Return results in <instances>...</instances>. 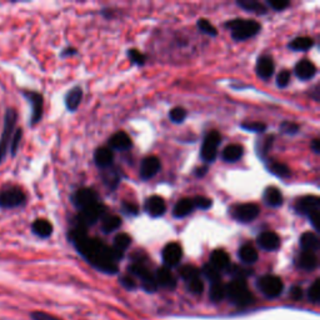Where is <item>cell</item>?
<instances>
[{
  "label": "cell",
  "instance_id": "obj_1",
  "mask_svg": "<svg viewBox=\"0 0 320 320\" xmlns=\"http://www.w3.org/2000/svg\"><path fill=\"white\" fill-rule=\"evenodd\" d=\"M84 227L75 224L69 233V239L76 248V250L100 272L106 274H115L118 272V260L112 248L106 247L98 239H89Z\"/></svg>",
  "mask_w": 320,
  "mask_h": 320
},
{
  "label": "cell",
  "instance_id": "obj_2",
  "mask_svg": "<svg viewBox=\"0 0 320 320\" xmlns=\"http://www.w3.org/2000/svg\"><path fill=\"white\" fill-rule=\"evenodd\" d=\"M26 204V194L20 186L7 184L0 189V208L9 210L24 206Z\"/></svg>",
  "mask_w": 320,
  "mask_h": 320
},
{
  "label": "cell",
  "instance_id": "obj_3",
  "mask_svg": "<svg viewBox=\"0 0 320 320\" xmlns=\"http://www.w3.org/2000/svg\"><path fill=\"white\" fill-rule=\"evenodd\" d=\"M227 26L230 29L233 39L236 41L249 39L260 32V24L258 21L248 20V19H235L228 23Z\"/></svg>",
  "mask_w": 320,
  "mask_h": 320
},
{
  "label": "cell",
  "instance_id": "obj_4",
  "mask_svg": "<svg viewBox=\"0 0 320 320\" xmlns=\"http://www.w3.org/2000/svg\"><path fill=\"white\" fill-rule=\"evenodd\" d=\"M16 120H18V113L13 108H8L4 115V126H3V133L0 137V164L7 156L8 151L10 150V140L12 135L15 130Z\"/></svg>",
  "mask_w": 320,
  "mask_h": 320
},
{
  "label": "cell",
  "instance_id": "obj_5",
  "mask_svg": "<svg viewBox=\"0 0 320 320\" xmlns=\"http://www.w3.org/2000/svg\"><path fill=\"white\" fill-rule=\"evenodd\" d=\"M227 297L239 307H247L254 302L252 291L248 289L244 279H234L227 285Z\"/></svg>",
  "mask_w": 320,
  "mask_h": 320
},
{
  "label": "cell",
  "instance_id": "obj_6",
  "mask_svg": "<svg viewBox=\"0 0 320 320\" xmlns=\"http://www.w3.org/2000/svg\"><path fill=\"white\" fill-rule=\"evenodd\" d=\"M105 210H106L105 206L98 201V203L93 204V205H90V206H88V208L80 210L79 215L75 218V220H76L75 224L82 225V227H84V228L95 224L99 219H101V218L105 215L106 213Z\"/></svg>",
  "mask_w": 320,
  "mask_h": 320
},
{
  "label": "cell",
  "instance_id": "obj_7",
  "mask_svg": "<svg viewBox=\"0 0 320 320\" xmlns=\"http://www.w3.org/2000/svg\"><path fill=\"white\" fill-rule=\"evenodd\" d=\"M129 272L134 277L139 278L142 281V286L148 291V293H154L158 288L154 275L148 270V268L143 263H134L129 266Z\"/></svg>",
  "mask_w": 320,
  "mask_h": 320
},
{
  "label": "cell",
  "instance_id": "obj_8",
  "mask_svg": "<svg viewBox=\"0 0 320 320\" xmlns=\"http://www.w3.org/2000/svg\"><path fill=\"white\" fill-rule=\"evenodd\" d=\"M259 289L266 298H278L283 293L284 284L279 277L275 275H264L258 281Z\"/></svg>",
  "mask_w": 320,
  "mask_h": 320
},
{
  "label": "cell",
  "instance_id": "obj_9",
  "mask_svg": "<svg viewBox=\"0 0 320 320\" xmlns=\"http://www.w3.org/2000/svg\"><path fill=\"white\" fill-rule=\"evenodd\" d=\"M220 144V134L218 131H210L206 134L201 145V159L206 163H213L218 154V147Z\"/></svg>",
  "mask_w": 320,
  "mask_h": 320
},
{
  "label": "cell",
  "instance_id": "obj_10",
  "mask_svg": "<svg viewBox=\"0 0 320 320\" xmlns=\"http://www.w3.org/2000/svg\"><path fill=\"white\" fill-rule=\"evenodd\" d=\"M23 95L25 96L26 100L29 101L32 106V118H30V125L34 126L38 124L43 117L44 109V98L43 95L33 90H23Z\"/></svg>",
  "mask_w": 320,
  "mask_h": 320
},
{
  "label": "cell",
  "instance_id": "obj_11",
  "mask_svg": "<svg viewBox=\"0 0 320 320\" xmlns=\"http://www.w3.org/2000/svg\"><path fill=\"white\" fill-rule=\"evenodd\" d=\"M71 201L75 205L76 209L83 210L93 204L98 203V194L95 190L89 189V188H83V189L76 190L71 197Z\"/></svg>",
  "mask_w": 320,
  "mask_h": 320
},
{
  "label": "cell",
  "instance_id": "obj_12",
  "mask_svg": "<svg viewBox=\"0 0 320 320\" xmlns=\"http://www.w3.org/2000/svg\"><path fill=\"white\" fill-rule=\"evenodd\" d=\"M260 209L256 204H240L233 209V217L242 223H250L258 218Z\"/></svg>",
  "mask_w": 320,
  "mask_h": 320
},
{
  "label": "cell",
  "instance_id": "obj_13",
  "mask_svg": "<svg viewBox=\"0 0 320 320\" xmlns=\"http://www.w3.org/2000/svg\"><path fill=\"white\" fill-rule=\"evenodd\" d=\"M183 258V250L178 243H170L163 249V260L165 265L175 266L180 263Z\"/></svg>",
  "mask_w": 320,
  "mask_h": 320
},
{
  "label": "cell",
  "instance_id": "obj_14",
  "mask_svg": "<svg viewBox=\"0 0 320 320\" xmlns=\"http://www.w3.org/2000/svg\"><path fill=\"white\" fill-rule=\"evenodd\" d=\"M320 206V200L318 197H314V195H309V197H304L302 199L298 200L297 205H295V210L297 213L303 214V215H309L318 213Z\"/></svg>",
  "mask_w": 320,
  "mask_h": 320
},
{
  "label": "cell",
  "instance_id": "obj_15",
  "mask_svg": "<svg viewBox=\"0 0 320 320\" xmlns=\"http://www.w3.org/2000/svg\"><path fill=\"white\" fill-rule=\"evenodd\" d=\"M160 170V160L156 156H147L140 165V178L143 180L155 176Z\"/></svg>",
  "mask_w": 320,
  "mask_h": 320
},
{
  "label": "cell",
  "instance_id": "obj_16",
  "mask_svg": "<svg viewBox=\"0 0 320 320\" xmlns=\"http://www.w3.org/2000/svg\"><path fill=\"white\" fill-rule=\"evenodd\" d=\"M258 244L268 252H274L280 247V238L274 231H264L258 236Z\"/></svg>",
  "mask_w": 320,
  "mask_h": 320
},
{
  "label": "cell",
  "instance_id": "obj_17",
  "mask_svg": "<svg viewBox=\"0 0 320 320\" xmlns=\"http://www.w3.org/2000/svg\"><path fill=\"white\" fill-rule=\"evenodd\" d=\"M274 62H273L272 58L269 55H263L258 59L256 63V73L260 76L261 79L266 80L272 78V75L274 74Z\"/></svg>",
  "mask_w": 320,
  "mask_h": 320
},
{
  "label": "cell",
  "instance_id": "obj_18",
  "mask_svg": "<svg viewBox=\"0 0 320 320\" xmlns=\"http://www.w3.org/2000/svg\"><path fill=\"white\" fill-rule=\"evenodd\" d=\"M316 74V68L310 60L303 59L295 65V75L300 80H310Z\"/></svg>",
  "mask_w": 320,
  "mask_h": 320
},
{
  "label": "cell",
  "instance_id": "obj_19",
  "mask_svg": "<svg viewBox=\"0 0 320 320\" xmlns=\"http://www.w3.org/2000/svg\"><path fill=\"white\" fill-rule=\"evenodd\" d=\"M156 281V285L163 286L165 289H174L176 286V279L168 268H160L156 270V274L154 275Z\"/></svg>",
  "mask_w": 320,
  "mask_h": 320
},
{
  "label": "cell",
  "instance_id": "obj_20",
  "mask_svg": "<svg viewBox=\"0 0 320 320\" xmlns=\"http://www.w3.org/2000/svg\"><path fill=\"white\" fill-rule=\"evenodd\" d=\"M145 210L148 211L149 215L156 218L165 213L167 205H165V201L163 198L158 197V195H154V197L149 198L147 203H145Z\"/></svg>",
  "mask_w": 320,
  "mask_h": 320
},
{
  "label": "cell",
  "instance_id": "obj_21",
  "mask_svg": "<svg viewBox=\"0 0 320 320\" xmlns=\"http://www.w3.org/2000/svg\"><path fill=\"white\" fill-rule=\"evenodd\" d=\"M131 139L128 134L124 133V131H118L113 135L109 139V145L112 149H115V150H128L129 148L131 147Z\"/></svg>",
  "mask_w": 320,
  "mask_h": 320
},
{
  "label": "cell",
  "instance_id": "obj_22",
  "mask_svg": "<svg viewBox=\"0 0 320 320\" xmlns=\"http://www.w3.org/2000/svg\"><path fill=\"white\" fill-rule=\"evenodd\" d=\"M210 265H213L217 270H227L230 266V258L228 253L223 249H217L210 255Z\"/></svg>",
  "mask_w": 320,
  "mask_h": 320
},
{
  "label": "cell",
  "instance_id": "obj_23",
  "mask_svg": "<svg viewBox=\"0 0 320 320\" xmlns=\"http://www.w3.org/2000/svg\"><path fill=\"white\" fill-rule=\"evenodd\" d=\"M94 160H95V164L99 168H110L113 164V160H114V154L113 150L108 148H99L96 149L95 154H94Z\"/></svg>",
  "mask_w": 320,
  "mask_h": 320
},
{
  "label": "cell",
  "instance_id": "obj_24",
  "mask_svg": "<svg viewBox=\"0 0 320 320\" xmlns=\"http://www.w3.org/2000/svg\"><path fill=\"white\" fill-rule=\"evenodd\" d=\"M32 230L39 238L46 239L53 234V225L46 219H37L33 222Z\"/></svg>",
  "mask_w": 320,
  "mask_h": 320
},
{
  "label": "cell",
  "instance_id": "obj_25",
  "mask_svg": "<svg viewBox=\"0 0 320 320\" xmlns=\"http://www.w3.org/2000/svg\"><path fill=\"white\" fill-rule=\"evenodd\" d=\"M131 243V238L128 235V234L125 233H120L118 234L117 236H115L114 239V245H113V252H114L115 255H117V258L120 259L123 258L124 253H125V250L128 249L129 245H130Z\"/></svg>",
  "mask_w": 320,
  "mask_h": 320
},
{
  "label": "cell",
  "instance_id": "obj_26",
  "mask_svg": "<svg viewBox=\"0 0 320 320\" xmlns=\"http://www.w3.org/2000/svg\"><path fill=\"white\" fill-rule=\"evenodd\" d=\"M298 266L307 272H311V270L316 269L318 266V258H316L315 253L311 252H303L298 258Z\"/></svg>",
  "mask_w": 320,
  "mask_h": 320
},
{
  "label": "cell",
  "instance_id": "obj_27",
  "mask_svg": "<svg viewBox=\"0 0 320 320\" xmlns=\"http://www.w3.org/2000/svg\"><path fill=\"white\" fill-rule=\"evenodd\" d=\"M300 247H302L303 252H311L315 253L319 249V238L316 234L304 233L300 236Z\"/></svg>",
  "mask_w": 320,
  "mask_h": 320
},
{
  "label": "cell",
  "instance_id": "obj_28",
  "mask_svg": "<svg viewBox=\"0 0 320 320\" xmlns=\"http://www.w3.org/2000/svg\"><path fill=\"white\" fill-rule=\"evenodd\" d=\"M264 200L268 205L273 206V208H279L283 205V194L278 188L269 186L264 192Z\"/></svg>",
  "mask_w": 320,
  "mask_h": 320
},
{
  "label": "cell",
  "instance_id": "obj_29",
  "mask_svg": "<svg viewBox=\"0 0 320 320\" xmlns=\"http://www.w3.org/2000/svg\"><path fill=\"white\" fill-rule=\"evenodd\" d=\"M83 98V90L80 87H75L70 90L65 96V105L69 112H75L78 109L80 101Z\"/></svg>",
  "mask_w": 320,
  "mask_h": 320
},
{
  "label": "cell",
  "instance_id": "obj_30",
  "mask_svg": "<svg viewBox=\"0 0 320 320\" xmlns=\"http://www.w3.org/2000/svg\"><path fill=\"white\" fill-rule=\"evenodd\" d=\"M195 206L193 204V199H181L174 206L173 214L175 218H184L194 211Z\"/></svg>",
  "mask_w": 320,
  "mask_h": 320
},
{
  "label": "cell",
  "instance_id": "obj_31",
  "mask_svg": "<svg viewBox=\"0 0 320 320\" xmlns=\"http://www.w3.org/2000/svg\"><path fill=\"white\" fill-rule=\"evenodd\" d=\"M243 154H244V149H243L242 145L231 144V145H228V147L223 150L222 156L225 162L235 163L242 158Z\"/></svg>",
  "mask_w": 320,
  "mask_h": 320
},
{
  "label": "cell",
  "instance_id": "obj_32",
  "mask_svg": "<svg viewBox=\"0 0 320 320\" xmlns=\"http://www.w3.org/2000/svg\"><path fill=\"white\" fill-rule=\"evenodd\" d=\"M239 258L242 259L243 263L245 264H254L258 260V252L255 248L250 244H245L240 248Z\"/></svg>",
  "mask_w": 320,
  "mask_h": 320
},
{
  "label": "cell",
  "instance_id": "obj_33",
  "mask_svg": "<svg viewBox=\"0 0 320 320\" xmlns=\"http://www.w3.org/2000/svg\"><path fill=\"white\" fill-rule=\"evenodd\" d=\"M101 229H103L104 233H112V231L117 230L118 228L121 225V220L119 217H117V215H113V214H108V215H104L103 218H101Z\"/></svg>",
  "mask_w": 320,
  "mask_h": 320
},
{
  "label": "cell",
  "instance_id": "obj_34",
  "mask_svg": "<svg viewBox=\"0 0 320 320\" xmlns=\"http://www.w3.org/2000/svg\"><path fill=\"white\" fill-rule=\"evenodd\" d=\"M210 299L213 302L218 303V302H222L225 297H227V285L222 283V280L219 281H214L211 283L210 286Z\"/></svg>",
  "mask_w": 320,
  "mask_h": 320
},
{
  "label": "cell",
  "instance_id": "obj_35",
  "mask_svg": "<svg viewBox=\"0 0 320 320\" xmlns=\"http://www.w3.org/2000/svg\"><path fill=\"white\" fill-rule=\"evenodd\" d=\"M238 5L247 12H252L256 14H265L266 8L263 4H260L256 0H238Z\"/></svg>",
  "mask_w": 320,
  "mask_h": 320
},
{
  "label": "cell",
  "instance_id": "obj_36",
  "mask_svg": "<svg viewBox=\"0 0 320 320\" xmlns=\"http://www.w3.org/2000/svg\"><path fill=\"white\" fill-rule=\"evenodd\" d=\"M314 45V40L309 37H300V38H295V39L289 44V48L291 50L295 51H304L310 49L311 46Z\"/></svg>",
  "mask_w": 320,
  "mask_h": 320
},
{
  "label": "cell",
  "instance_id": "obj_37",
  "mask_svg": "<svg viewBox=\"0 0 320 320\" xmlns=\"http://www.w3.org/2000/svg\"><path fill=\"white\" fill-rule=\"evenodd\" d=\"M268 169H269L270 173L274 174V175L277 176H280V178H288V176L290 175V169H289L285 164H281V163L277 162L272 163V164L268 167Z\"/></svg>",
  "mask_w": 320,
  "mask_h": 320
},
{
  "label": "cell",
  "instance_id": "obj_38",
  "mask_svg": "<svg viewBox=\"0 0 320 320\" xmlns=\"http://www.w3.org/2000/svg\"><path fill=\"white\" fill-rule=\"evenodd\" d=\"M180 275H181V278H183V279L188 283V281L199 277V270H198L194 265H184L180 268Z\"/></svg>",
  "mask_w": 320,
  "mask_h": 320
},
{
  "label": "cell",
  "instance_id": "obj_39",
  "mask_svg": "<svg viewBox=\"0 0 320 320\" xmlns=\"http://www.w3.org/2000/svg\"><path fill=\"white\" fill-rule=\"evenodd\" d=\"M198 28H199V30L201 33H204V34L209 35V37H217L218 34V30L215 29L214 25H211L210 23H209L206 19H199L198 20Z\"/></svg>",
  "mask_w": 320,
  "mask_h": 320
},
{
  "label": "cell",
  "instance_id": "obj_40",
  "mask_svg": "<svg viewBox=\"0 0 320 320\" xmlns=\"http://www.w3.org/2000/svg\"><path fill=\"white\" fill-rule=\"evenodd\" d=\"M308 297L309 300L314 304H318L320 300V281L319 279L314 280V283L311 284L310 288L308 290Z\"/></svg>",
  "mask_w": 320,
  "mask_h": 320
},
{
  "label": "cell",
  "instance_id": "obj_41",
  "mask_svg": "<svg viewBox=\"0 0 320 320\" xmlns=\"http://www.w3.org/2000/svg\"><path fill=\"white\" fill-rule=\"evenodd\" d=\"M203 274L205 275L206 279L210 280L211 283L220 280V272L215 269L213 265H210V264H205V265H204Z\"/></svg>",
  "mask_w": 320,
  "mask_h": 320
},
{
  "label": "cell",
  "instance_id": "obj_42",
  "mask_svg": "<svg viewBox=\"0 0 320 320\" xmlns=\"http://www.w3.org/2000/svg\"><path fill=\"white\" fill-rule=\"evenodd\" d=\"M21 138H23V130H21L20 128L14 130V133L12 135V140H10V151H12L13 156L16 155V151H18Z\"/></svg>",
  "mask_w": 320,
  "mask_h": 320
},
{
  "label": "cell",
  "instance_id": "obj_43",
  "mask_svg": "<svg viewBox=\"0 0 320 320\" xmlns=\"http://www.w3.org/2000/svg\"><path fill=\"white\" fill-rule=\"evenodd\" d=\"M103 178H104V183H105L110 189H114V188L119 184V180H120L117 170H110V172H108V174H104Z\"/></svg>",
  "mask_w": 320,
  "mask_h": 320
},
{
  "label": "cell",
  "instance_id": "obj_44",
  "mask_svg": "<svg viewBox=\"0 0 320 320\" xmlns=\"http://www.w3.org/2000/svg\"><path fill=\"white\" fill-rule=\"evenodd\" d=\"M169 118L173 123H183L186 118V112L183 108H174L172 112L169 113Z\"/></svg>",
  "mask_w": 320,
  "mask_h": 320
},
{
  "label": "cell",
  "instance_id": "obj_45",
  "mask_svg": "<svg viewBox=\"0 0 320 320\" xmlns=\"http://www.w3.org/2000/svg\"><path fill=\"white\" fill-rule=\"evenodd\" d=\"M186 284H188V289H189L193 294L200 295L204 291V283H203V280L200 279V277L188 281Z\"/></svg>",
  "mask_w": 320,
  "mask_h": 320
},
{
  "label": "cell",
  "instance_id": "obj_46",
  "mask_svg": "<svg viewBox=\"0 0 320 320\" xmlns=\"http://www.w3.org/2000/svg\"><path fill=\"white\" fill-rule=\"evenodd\" d=\"M242 128L247 131H252V133H263L266 129V125L259 121H252V123H244L242 124Z\"/></svg>",
  "mask_w": 320,
  "mask_h": 320
},
{
  "label": "cell",
  "instance_id": "obj_47",
  "mask_svg": "<svg viewBox=\"0 0 320 320\" xmlns=\"http://www.w3.org/2000/svg\"><path fill=\"white\" fill-rule=\"evenodd\" d=\"M128 57L130 59L131 63L137 65H144L145 63V55L143 53H140L137 49H129L128 50Z\"/></svg>",
  "mask_w": 320,
  "mask_h": 320
},
{
  "label": "cell",
  "instance_id": "obj_48",
  "mask_svg": "<svg viewBox=\"0 0 320 320\" xmlns=\"http://www.w3.org/2000/svg\"><path fill=\"white\" fill-rule=\"evenodd\" d=\"M193 204H194L195 208H199L201 209V210H205V209L210 208L213 201H211V199H209V198H205V197H195L194 199H193Z\"/></svg>",
  "mask_w": 320,
  "mask_h": 320
},
{
  "label": "cell",
  "instance_id": "obj_49",
  "mask_svg": "<svg viewBox=\"0 0 320 320\" xmlns=\"http://www.w3.org/2000/svg\"><path fill=\"white\" fill-rule=\"evenodd\" d=\"M280 130L283 131L284 134L294 135V134L299 133V126H298L295 123H290V121H283L280 125Z\"/></svg>",
  "mask_w": 320,
  "mask_h": 320
},
{
  "label": "cell",
  "instance_id": "obj_50",
  "mask_svg": "<svg viewBox=\"0 0 320 320\" xmlns=\"http://www.w3.org/2000/svg\"><path fill=\"white\" fill-rule=\"evenodd\" d=\"M121 210L126 215H138V213H139V208H138L137 204L129 203V201H124L121 204Z\"/></svg>",
  "mask_w": 320,
  "mask_h": 320
},
{
  "label": "cell",
  "instance_id": "obj_51",
  "mask_svg": "<svg viewBox=\"0 0 320 320\" xmlns=\"http://www.w3.org/2000/svg\"><path fill=\"white\" fill-rule=\"evenodd\" d=\"M289 82H290V73H289L288 70H283L278 74V76H277L278 87H280V88L288 87Z\"/></svg>",
  "mask_w": 320,
  "mask_h": 320
},
{
  "label": "cell",
  "instance_id": "obj_52",
  "mask_svg": "<svg viewBox=\"0 0 320 320\" xmlns=\"http://www.w3.org/2000/svg\"><path fill=\"white\" fill-rule=\"evenodd\" d=\"M30 316H32L33 320H62L57 318V316L51 315V314L44 313V311H33L30 314Z\"/></svg>",
  "mask_w": 320,
  "mask_h": 320
},
{
  "label": "cell",
  "instance_id": "obj_53",
  "mask_svg": "<svg viewBox=\"0 0 320 320\" xmlns=\"http://www.w3.org/2000/svg\"><path fill=\"white\" fill-rule=\"evenodd\" d=\"M268 4H269L273 9L277 10V12H281V10H284L285 8L289 7V2H286V0H269Z\"/></svg>",
  "mask_w": 320,
  "mask_h": 320
},
{
  "label": "cell",
  "instance_id": "obj_54",
  "mask_svg": "<svg viewBox=\"0 0 320 320\" xmlns=\"http://www.w3.org/2000/svg\"><path fill=\"white\" fill-rule=\"evenodd\" d=\"M120 283L124 288L129 289V290H133V289L137 288V281H135L134 278L130 277V275H124V277H121Z\"/></svg>",
  "mask_w": 320,
  "mask_h": 320
},
{
  "label": "cell",
  "instance_id": "obj_55",
  "mask_svg": "<svg viewBox=\"0 0 320 320\" xmlns=\"http://www.w3.org/2000/svg\"><path fill=\"white\" fill-rule=\"evenodd\" d=\"M273 140H274V137H273V135H269V137H266L265 139H264L263 142H261L260 148H259V151H260V155L261 156H263L264 154H265L266 151L269 150V148L272 147Z\"/></svg>",
  "mask_w": 320,
  "mask_h": 320
},
{
  "label": "cell",
  "instance_id": "obj_56",
  "mask_svg": "<svg viewBox=\"0 0 320 320\" xmlns=\"http://www.w3.org/2000/svg\"><path fill=\"white\" fill-rule=\"evenodd\" d=\"M291 297H293L295 300L302 299V297H303V290L299 288V286H294V288L291 289Z\"/></svg>",
  "mask_w": 320,
  "mask_h": 320
},
{
  "label": "cell",
  "instance_id": "obj_57",
  "mask_svg": "<svg viewBox=\"0 0 320 320\" xmlns=\"http://www.w3.org/2000/svg\"><path fill=\"white\" fill-rule=\"evenodd\" d=\"M311 149H313L314 153H319L320 150V140L319 139H314L311 142Z\"/></svg>",
  "mask_w": 320,
  "mask_h": 320
},
{
  "label": "cell",
  "instance_id": "obj_58",
  "mask_svg": "<svg viewBox=\"0 0 320 320\" xmlns=\"http://www.w3.org/2000/svg\"><path fill=\"white\" fill-rule=\"evenodd\" d=\"M73 54H76V50L73 48H68L65 49L64 51L62 53V57H69V55H73Z\"/></svg>",
  "mask_w": 320,
  "mask_h": 320
},
{
  "label": "cell",
  "instance_id": "obj_59",
  "mask_svg": "<svg viewBox=\"0 0 320 320\" xmlns=\"http://www.w3.org/2000/svg\"><path fill=\"white\" fill-rule=\"evenodd\" d=\"M206 172H208V168L203 167V168H198L195 174H197V176H203V175H205Z\"/></svg>",
  "mask_w": 320,
  "mask_h": 320
}]
</instances>
